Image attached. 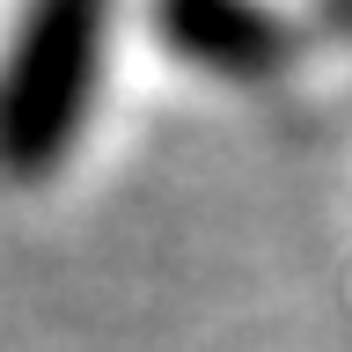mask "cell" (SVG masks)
Returning <instances> with one entry per match:
<instances>
[{
    "mask_svg": "<svg viewBox=\"0 0 352 352\" xmlns=\"http://www.w3.org/2000/svg\"><path fill=\"white\" fill-rule=\"evenodd\" d=\"M103 22L110 0H30L15 30L8 103H0V154L22 184L52 176L74 154L103 74Z\"/></svg>",
    "mask_w": 352,
    "mask_h": 352,
    "instance_id": "6da1fadb",
    "label": "cell"
},
{
    "mask_svg": "<svg viewBox=\"0 0 352 352\" xmlns=\"http://www.w3.org/2000/svg\"><path fill=\"white\" fill-rule=\"evenodd\" d=\"M154 22L176 44V59L228 74V81H264L294 52L286 22L257 0H154Z\"/></svg>",
    "mask_w": 352,
    "mask_h": 352,
    "instance_id": "7a4b0ae2",
    "label": "cell"
},
{
    "mask_svg": "<svg viewBox=\"0 0 352 352\" xmlns=\"http://www.w3.org/2000/svg\"><path fill=\"white\" fill-rule=\"evenodd\" d=\"M323 8H330V15H338V22L352 30V0H323Z\"/></svg>",
    "mask_w": 352,
    "mask_h": 352,
    "instance_id": "3957f363",
    "label": "cell"
}]
</instances>
